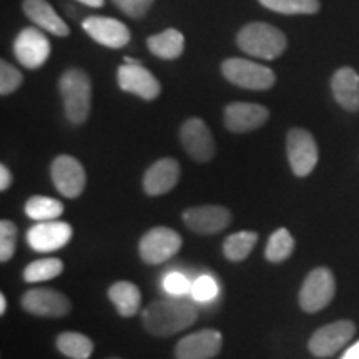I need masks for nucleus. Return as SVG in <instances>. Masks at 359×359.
<instances>
[{
  "label": "nucleus",
  "mask_w": 359,
  "mask_h": 359,
  "mask_svg": "<svg viewBox=\"0 0 359 359\" xmlns=\"http://www.w3.org/2000/svg\"><path fill=\"white\" fill-rule=\"evenodd\" d=\"M198 318V309L193 303L180 298L158 299L143 309V326L150 334L158 338L177 334L190 327Z\"/></svg>",
  "instance_id": "nucleus-1"
},
{
  "label": "nucleus",
  "mask_w": 359,
  "mask_h": 359,
  "mask_svg": "<svg viewBox=\"0 0 359 359\" xmlns=\"http://www.w3.org/2000/svg\"><path fill=\"white\" fill-rule=\"evenodd\" d=\"M236 43L245 53L263 60L278 58L288 47L286 35L276 27L263 22L245 25L236 35Z\"/></svg>",
  "instance_id": "nucleus-2"
},
{
  "label": "nucleus",
  "mask_w": 359,
  "mask_h": 359,
  "mask_svg": "<svg viewBox=\"0 0 359 359\" xmlns=\"http://www.w3.org/2000/svg\"><path fill=\"white\" fill-rule=\"evenodd\" d=\"M58 88L67 118L75 125L83 123L92 109V82L88 75L80 69L67 70L58 82Z\"/></svg>",
  "instance_id": "nucleus-3"
},
{
  "label": "nucleus",
  "mask_w": 359,
  "mask_h": 359,
  "mask_svg": "<svg viewBox=\"0 0 359 359\" xmlns=\"http://www.w3.org/2000/svg\"><path fill=\"white\" fill-rule=\"evenodd\" d=\"M222 72L228 82L248 90H268L276 82V75L271 69L246 58H228L223 62Z\"/></svg>",
  "instance_id": "nucleus-4"
},
{
  "label": "nucleus",
  "mask_w": 359,
  "mask_h": 359,
  "mask_svg": "<svg viewBox=\"0 0 359 359\" xmlns=\"http://www.w3.org/2000/svg\"><path fill=\"white\" fill-rule=\"evenodd\" d=\"M336 293L334 275L330 268H316L304 280L299 291V304L306 313H318L333 302Z\"/></svg>",
  "instance_id": "nucleus-5"
},
{
  "label": "nucleus",
  "mask_w": 359,
  "mask_h": 359,
  "mask_svg": "<svg viewBox=\"0 0 359 359\" xmlns=\"http://www.w3.org/2000/svg\"><path fill=\"white\" fill-rule=\"evenodd\" d=\"M182 245L183 240L177 231L167 226H156L142 236L138 250H140L143 262L148 264H160L175 257Z\"/></svg>",
  "instance_id": "nucleus-6"
},
{
  "label": "nucleus",
  "mask_w": 359,
  "mask_h": 359,
  "mask_svg": "<svg viewBox=\"0 0 359 359\" xmlns=\"http://www.w3.org/2000/svg\"><path fill=\"white\" fill-rule=\"evenodd\" d=\"M286 151L296 177H308L318 163L316 140L308 130L291 128L286 138Z\"/></svg>",
  "instance_id": "nucleus-7"
},
{
  "label": "nucleus",
  "mask_w": 359,
  "mask_h": 359,
  "mask_svg": "<svg viewBox=\"0 0 359 359\" xmlns=\"http://www.w3.org/2000/svg\"><path fill=\"white\" fill-rule=\"evenodd\" d=\"M13 53L17 60L27 69H40L50 55V42L45 37L42 30L35 27H27L17 35L13 42Z\"/></svg>",
  "instance_id": "nucleus-8"
},
{
  "label": "nucleus",
  "mask_w": 359,
  "mask_h": 359,
  "mask_svg": "<svg viewBox=\"0 0 359 359\" xmlns=\"http://www.w3.org/2000/svg\"><path fill=\"white\" fill-rule=\"evenodd\" d=\"M356 333V326L353 321L343 320L334 321L331 325L323 326L309 339V351L318 358H327L338 353L344 344L349 343Z\"/></svg>",
  "instance_id": "nucleus-9"
},
{
  "label": "nucleus",
  "mask_w": 359,
  "mask_h": 359,
  "mask_svg": "<svg viewBox=\"0 0 359 359\" xmlns=\"http://www.w3.org/2000/svg\"><path fill=\"white\" fill-rule=\"evenodd\" d=\"M50 175L53 185L67 198H77L82 195L87 177L82 163L70 155H60L52 161Z\"/></svg>",
  "instance_id": "nucleus-10"
},
{
  "label": "nucleus",
  "mask_w": 359,
  "mask_h": 359,
  "mask_svg": "<svg viewBox=\"0 0 359 359\" xmlns=\"http://www.w3.org/2000/svg\"><path fill=\"white\" fill-rule=\"evenodd\" d=\"M180 140L187 154L198 163H206L215 156V140L201 118H188L180 130Z\"/></svg>",
  "instance_id": "nucleus-11"
},
{
  "label": "nucleus",
  "mask_w": 359,
  "mask_h": 359,
  "mask_svg": "<svg viewBox=\"0 0 359 359\" xmlns=\"http://www.w3.org/2000/svg\"><path fill=\"white\" fill-rule=\"evenodd\" d=\"M74 230L69 223L65 222H39L27 233V241L30 248H34L39 253H50L57 251L69 243Z\"/></svg>",
  "instance_id": "nucleus-12"
},
{
  "label": "nucleus",
  "mask_w": 359,
  "mask_h": 359,
  "mask_svg": "<svg viewBox=\"0 0 359 359\" xmlns=\"http://www.w3.org/2000/svg\"><path fill=\"white\" fill-rule=\"evenodd\" d=\"M120 88L123 92L143 98V100H155L160 95L161 85L154 74H150L140 64H125L116 72Z\"/></svg>",
  "instance_id": "nucleus-13"
},
{
  "label": "nucleus",
  "mask_w": 359,
  "mask_h": 359,
  "mask_svg": "<svg viewBox=\"0 0 359 359\" xmlns=\"http://www.w3.org/2000/svg\"><path fill=\"white\" fill-rule=\"evenodd\" d=\"M223 336L217 330H201L178 341L177 359H212L222 351Z\"/></svg>",
  "instance_id": "nucleus-14"
},
{
  "label": "nucleus",
  "mask_w": 359,
  "mask_h": 359,
  "mask_svg": "<svg viewBox=\"0 0 359 359\" xmlns=\"http://www.w3.org/2000/svg\"><path fill=\"white\" fill-rule=\"evenodd\" d=\"M22 306L35 316L60 318L70 311V299L50 288H34L22 296Z\"/></svg>",
  "instance_id": "nucleus-15"
},
{
  "label": "nucleus",
  "mask_w": 359,
  "mask_h": 359,
  "mask_svg": "<svg viewBox=\"0 0 359 359\" xmlns=\"http://www.w3.org/2000/svg\"><path fill=\"white\" fill-rule=\"evenodd\" d=\"M183 222L190 230L200 235H215L231 223L230 210L218 205L193 206L185 210Z\"/></svg>",
  "instance_id": "nucleus-16"
},
{
  "label": "nucleus",
  "mask_w": 359,
  "mask_h": 359,
  "mask_svg": "<svg viewBox=\"0 0 359 359\" xmlns=\"http://www.w3.org/2000/svg\"><path fill=\"white\" fill-rule=\"evenodd\" d=\"M223 118L224 127L230 130V132L246 133L263 127L268 122L269 111L266 107L258 105V103L236 102L230 103L224 109Z\"/></svg>",
  "instance_id": "nucleus-17"
},
{
  "label": "nucleus",
  "mask_w": 359,
  "mask_h": 359,
  "mask_svg": "<svg viewBox=\"0 0 359 359\" xmlns=\"http://www.w3.org/2000/svg\"><path fill=\"white\" fill-rule=\"evenodd\" d=\"M83 30L97 43L110 48H122L130 42L127 25L111 17H88L83 20Z\"/></svg>",
  "instance_id": "nucleus-18"
},
{
  "label": "nucleus",
  "mask_w": 359,
  "mask_h": 359,
  "mask_svg": "<svg viewBox=\"0 0 359 359\" xmlns=\"http://www.w3.org/2000/svg\"><path fill=\"white\" fill-rule=\"evenodd\" d=\"M180 180V165L175 158L155 161L143 175V190L147 195L158 196L172 191Z\"/></svg>",
  "instance_id": "nucleus-19"
},
{
  "label": "nucleus",
  "mask_w": 359,
  "mask_h": 359,
  "mask_svg": "<svg viewBox=\"0 0 359 359\" xmlns=\"http://www.w3.org/2000/svg\"><path fill=\"white\" fill-rule=\"evenodd\" d=\"M334 100L348 111H359V75L351 67L336 70L331 79Z\"/></svg>",
  "instance_id": "nucleus-20"
},
{
  "label": "nucleus",
  "mask_w": 359,
  "mask_h": 359,
  "mask_svg": "<svg viewBox=\"0 0 359 359\" xmlns=\"http://www.w3.org/2000/svg\"><path fill=\"white\" fill-rule=\"evenodd\" d=\"M24 12L35 25L57 37H67L70 32L69 25L60 19L47 0H24Z\"/></svg>",
  "instance_id": "nucleus-21"
},
{
  "label": "nucleus",
  "mask_w": 359,
  "mask_h": 359,
  "mask_svg": "<svg viewBox=\"0 0 359 359\" xmlns=\"http://www.w3.org/2000/svg\"><path fill=\"white\" fill-rule=\"evenodd\" d=\"M109 298L110 302L115 304L116 311H118L120 316H125V318L135 316L142 304L140 290L130 281L114 283L109 290Z\"/></svg>",
  "instance_id": "nucleus-22"
},
{
  "label": "nucleus",
  "mask_w": 359,
  "mask_h": 359,
  "mask_svg": "<svg viewBox=\"0 0 359 359\" xmlns=\"http://www.w3.org/2000/svg\"><path fill=\"white\" fill-rule=\"evenodd\" d=\"M148 48L154 55L165 58V60H173L183 53L185 48V37L177 29H167L163 32L151 35L147 40Z\"/></svg>",
  "instance_id": "nucleus-23"
},
{
  "label": "nucleus",
  "mask_w": 359,
  "mask_h": 359,
  "mask_svg": "<svg viewBox=\"0 0 359 359\" xmlns=\"http://www.w3.org/2000/svg\"><path fill=\"white\" fill-rule=\"evenodd\" d=\"M57 348L70 359H88L93 353V343L88 336L67 331L57 338Z\"/></svg>",
  "instance_id": "nucleus-24"
},
{
  "label": "nucleus",
  "mask_w": 359,
  "mask_h": 359,
  "mask_svg": "<svg viewBox=\"0 0 359 359\" xmlns=\"http://www.w3.org/2000/svg\"><path fill=\"white\" fill-rule=\"evenodd\" d=\"M258 241V235L255 231H240L230 235L223 241V253L230 262H243L248 258L251 250Z\"/></svg>",
  "instance_id": "nucleus-25"
},
{
  "label": "nucleus",
  "mask_w": 359,
  "mask_h": 359,
  "mask_svg": "<svg viewBox=\"0 0 359 359\" xmlns=\"http://www.w3.org/2000/svg\"><path fill=\"white\" fill-rule=\"evenodd\" d=\"M64 213V205L55 198L48 196H32L25 203V215L37 222H50Z\"/></svg>",
  "instance_id": "nucleus-26"
},
{
  "label": "nucleus",
  "mask_w": 359,
  "mask_h": 359,
  "mask_svg": "<svg viewBox=\"0 0 359 359\" xmlns=\"http://www.w3.org/2000/svg\"><path fill=\"white\" fill-rule=\"evenodd\" d=\"M294 250V240L291 233L286 228H280L269 236L266 250H264V257L271 263L286 262L291 257Z\"/></svg>",
  "instance_id": "nucleus-27"
},
{
  "label": "nucleus",
  "mask_w": 359,
  "mask_h": 359,
  "mask_svg": "<svg viewBox=\"0 0 359 359\" xmlns=\"http://www.w3.org/2000/svg\"><path fill=\"white\" fill-rule=\"evenodd\" d=\"M259 4L285 15H313L320 11V0H259Z\"/></svg>",
  "instance_id": "nucleus-28"
},
{
  "label": "nucleus",
  "mask_w": 359,
  "mask_h": 359,
  "mask_svg": "<svg viewBox=\"0 0 359 359\" xmlns=\"http://www.w3.org/2000/svg\"><path fill=\"white\" fill-rule=\"evenodd\" d=\"M64 271V263L57 258H45L37 259V262L30 263L24 269V280L27 283H39L53 280Z\"/></svg>",
  "instance_id": "nucleus-29"
},
{
  "label": "nucleus",
  "mask_w": 359,
  "mask_h": 359,
  "mask_svg": "<svg viewBox=\"0 0 359 359\" xmlns=\"http://www.w3.org/2000/svg\"><path fill=\"white\" fill-rule=\"evenodd\" d=\"M17 248V226L8 219L0 223V262L6 263L13 257Z\"/></svg>",
  "instance_id": "nucleus-30"
},
{
  "label": "nucleus",
  "mask_w": 359,
  "mask_h": 359,
  "mask_svg": "<svg viewBox=\"0 0 359 359\" xmlns=\"http://www.w3.org/2000/svg\"><path fill=\"white\" fill-rule=\"evenodd\" d=\"M22 74L15 67L8 64V62H0V93L2 95H11L22 85Z\"/></svg>",
  "instance_id": "nucleus-31"
},
{
  "label": "nucleus",
  "mask_w": 359,
  "mask_h": 359,
  "mask_svg": "<svg viewBox=\"0 0 359 359\" xmlns=\"http://www.w3.org/2000/svg\"><path fill=\"white\" fill-rule=\"evenodd\" d=\"M190 293L195 302H212V299L217 298L218 294V285L212 276H200L198 280L191 285Z\"/></svg>",
  "instance_id": "nucleus-32"
},
{
  "label": "nucleus",
  "mask_w": 359,
  "mask_h": 359,
  "mask_svg": "<svg viewBox=\"0 0 359 359\" xmlns=\"http://www.w3.org/2000/svg\"><path fill=\"white\" fill-rule=\"evenodd\" d=\"M114 4L125 15L132 17V19H142L154 6V0H114Z\"/></svg>",
  "instance_id": "nucleus-33"
},
{
  "label": "nucleus",
  "mask_w": 359,
  "mask_h": 359,
  "mask_svg": "<svg viewBox=\"0 0 359 359\" xmlns=\"http://www.w3.org/2000/svg\"><path fill=\"white\" fill-rule=\"evenodd\" d=\"M163 288L167 290L170 294L182 296V294L190 293L191 283L187 280V276L180 275V273H170V275L165 278Z\"/></svg>",
  "instance_id": "nucleus-34"
},
{
  "label": "nucleus",
  "mask_w": 359,
  "mask_h": 359,
  "mask_svg": "<svg viewBox=\"0 0 359 359\" xmlns=\"http://www.w3.org/2000/svg\"><path fill=\"white\" fill-rule=\"evenodd\" d=\"M12 183V173L6 165H0V190L6 191Z\"/></svg>",
  "instance_id": "nucleus-35"
},
{
  "label": "nucleus",
  "mask_w": 359,
  "mask_h": 359,
  "mask_svg": "<svg viewBox=\"0 0 359 359\" xmlns=\"http://www.w3.org/2000/svg\"><path fill=\"white\" fill-rule=\"evenodd\" d=\"M341 359H359V341L356 344H353V346L343 354V358Z\"/></svg>",
  "instance_id": "nucleus-36"
},
{
  "label": "nucleus",
  "mask_w": 359,
  "mask_h": 359,
  "mask_svg": "<svg viewBox=\"0 0 359 359\" xmlns=\"http://www.w3.org/2000/svg\"><path fill=\"white\" fill-rule=\"evenodd\" d=\"M79 2L85 4V6L88 7H103V4H105V0H79Z\"/></svg>",
  "instance_id": "nucleus-37"
},
{
  "label": "nucleus",
  "mask_w": 359,
  "mask_h": 359,
  "mask_svg": "<svg viewBox=\"0 0 359 359\" xmlns=\"http://www.w3.org/2000/svg\"><path fill=\"white\" fill-rule=\"evenodd\" d=\"M7 309V299H6V294H0V314L6 313Z\"/></svg>",
  "instance_id": "nucleus-38"
},
{
  "label": "nucleus",
  "mask_w": 359,
  "mask_h": 359,
  "mask_svg": "<svg viewBox=\"0 0 359 359\" xmlns=\"http://www.w3.org/2000/svg\"><path fill=\"white\" fill-rule=\"evenodd\" d=\"M109 359H120V358H109Z\"/></svg>",
  "instance_id": "nucleus-39"
}]
</instances>
